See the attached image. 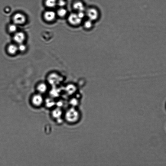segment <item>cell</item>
Segmentation results:
<instances>
[{
    "label": "cell",
    "instance_id": "cell-11",
    "mask_svg": "<svg viewBox=\"0 0 166 166\" xmlns=\"http://www.w3.org/2000/svg\"><path fill=\"white\" fill-rule=\"evenodd\" d=\"M36 89L38 93L43 95L48 91V84L44 82H40L37 85Z\"/></svg>",
    "mask_w": 166,
    "mask_h": 166
},
{
    "label": "cell",
    "instance_id": "cell-16",
    "mask_svg": "<svg viewBox=\"0 0 166 166\" xmlns=\"http://www.w3.org/2000/svg\"><path fill=\"white\" fill-rule=\"evenodd\" d=\"M61 114V112L60 110L59 109H56L53 110L52 115L53 118L56 119L60 117Z\"/></svg>",
    "mask_w": 166,
    "mask_h": 166
},
{
    "label": "cell",
    "instance_id": "cell-3",
    "mask_svg": "<svg viewBox=\"0 0 166 166\" xmlns=\"http://www.w3.org/2000/svg\"><path fill=\"white\" fill-rule=\"evenodd\" d=\"M87 6L83 0H73L71 4L72 11L77 12H85Z\"/></svg>",
    "mask_w": 166,
    "mask_h": 166
},
{
    "label": "cell",
    "instance_id": "cell-14",
    "mask_svg": "<svg viewBox=\"0 0 166 166\" xmlns=\"http://www.w3.org/2000/svg\"><path fill=\"white\" fill-rule=\"evenodd\" d=\"M57 0H45L44 5L49 8H55L57 6Z\"/></svg>",
    "mask_w": 166,
    "mask_h": 166
},
{
    "label": "cell",
    "instance_id": "cell-1",
    "mask_svg": "<svg viewBox=\"0 0 166 166\" xmlns=\"http://www.w3.org/2000/svg\"><path fill=\"white\" fill-rule=\"evenodd\" d=\"M86 18L85 12H77L72 11L69 12L66 19L70 26L77 28L82 26L83 22Z\"/></svg>",
    "mask_w": 166,
    "mask_h": 166
},
{
    "label": "cell",
    "instance_id": "cell-15",
    "mask_svg": "<svg viewBox=\"0 0 166 166\" xmlns=\"http://www.w3.org/2000/svg\"><path fill=\"white\" fill-rule=\"evenodd\" d=\"M18 46L19 52L20 53H24L28 50V46L25 43L18 44Z\"/></svg>",
    "mask_w": 166,
    "mask_h": 166
},
{
    "label": "cell",
    "instance_id": "cell-13",
    "mask_svg": "<svg viewBox=\"0 0 166 166\" xmlns=\"http://www.w3.org/2000/svg\"><path fill=\"white\" fill-rule=\"evenodd\" d=\"M18 25L12 23L9 24L8 26L7 30L9 33L13 34L18 31Z\"/></svg>",
    "mask_w": 166,
    "mask_h": 166
},
{
    "label": "cell",
    "instance_id": "cell-8",
    "mask_svg": "<svg viewBox=\"0 0 166 166\" xmlns=\"http://www.w3.org/2000/svg\"><path fill=\"white\" fill-rule=\"evenodd\" d=\"M43 18L45 21L48 22L54 21L57 16L56 12L52 10H47L44 13Z\"/></svg>",
    "mask_w": 166,
    "mask_h": 166
},
{
    "label": "cell",
    "instance_id": "cell-9",
    "mask_svg": "<svg viewBox=\"0 0 166 166\" xmlns=\"http://www.w3.org/2000/svg\"><path fill=\"white\" fill-rule=\"evenodd\" d=\"M6 50L8 54L11 56H15L19 52L18 44L15 43L9 44Z\"/></svg>",
    "mask_w": 166,
    "mask_h": 166
},
{
    "label": "cell",
    "instance_id": "cell-5",
    "mask_svg": "<svg viewBox=\"0 0 166 166\" xmlns=\"http://www.w3.org/2000/svg\"><path fill=\"white\" fill-rule=\"evenodd\" d=\"M13 35V42L18 45L25 43L26 41V35L24 32L22 31H18Z\"/></svg>",
    "mask_w": 166,
    "mask_h": 166
},
{
    "label": "cell",
    "instance_id": "cell-10",
    "mask_svg": "<svg viewBox=\"0 0 166 166\" xmlns=\"http://www.w3.org/2000/svg\"><path fill=\"white\" fill-rule=\"evenodd\" d=\"M95 24L93 21L86 18L84 20L81 26L84 31L89 32L95 28Z\"/></svg>",
    "mask_w": 166,
    "mask_h": 166
},
{
    "label": "cell",
    "instance_id": "cell-4",
    "mask_svg": "<svg viewBox=\"0 0 166 166\" xmlns=\"http://www.w3.org/2000/svg\"><path fill=\"white\" fill-rule=\"evenodd\" d=\"M44 99L43 95L38 93L34 94L31 96L30 102L31 105L35 107L42 106L44 103Z\"/></svg>",
    "mask_w": 166,
    "mask_h": 166
},
{
    "label": "cell",
    "instance_id": "cell-2",
    "mask_svg": "<svg viewBox=\"0 0 166 166\" xmlns=\"http://www.w3.org/2000/svg\"><path fill=\"white\" fill-rule=\"evenodd\" d=\"M86 18L96 23L100 20L101 18V12L98 7L95 6H87L85 11Z\"/></svg>",
    "mask_w": 166,
    "mask_h": 166
},
{
    "label": "cell",
    "instance_id": "cell-12",
    "mask_svg": "<svg viewBox=\"0 0 166 166\" xmlns=\"http://www.w3.org/2000/svg\"><path fill=\"white\" fill-rule=\"evenodd\" d=\"M56 12L57 16L62 19L65 18H66L69 13L68 10L65 7H60Z\"/></svg>",
    "mask_w": 166,
    "mask_h": 166
},
{
    "label": "cell",
    "instance_id": "cell-6",
    "mask_svg": "<svg viewBox=\"0 0 166 166\" xmlns=\"http://www.w3.org/2000/svg\"><path fill=\"white\" fill-rule=\"evenodd\" d=\"M27 20L25 15L20 12L16 13L12 18L13 23L18 25L24 24Z\"/></svg>",
    "mask_w": 166,
    "mask_h": 166
},
{
    "label": "cell",
    "instance_id": "cell-17",
    "mask_svg": "<svg viewBox=\"0 0 166 166\" xmlns=\"http://www.w3.org/2000/svg\"><path fill=\"white\" fill-rule=\"evenodd\" d=\"M67 2L65 0H57V6L59 7H65Z\"/></svg>",
    "mask_w": 166,
    "mask_h": 166
},
{
    "label": "cell",
    "instance_id": "cell-7",
    "mask_svg": "<svg viewBox=\"0 0 166 166\" xmlns=\"http://www.w3.org/2000/svg\"><path fill=\"white\" fill-rule=\"evenodd\" d=\"M60 76L58 74L56 73H50L47 76V83L53 87H56L60 83Z\"/></svg>",
    "mask_w": 166,
    "mask_h": 166
}]
</instances>
